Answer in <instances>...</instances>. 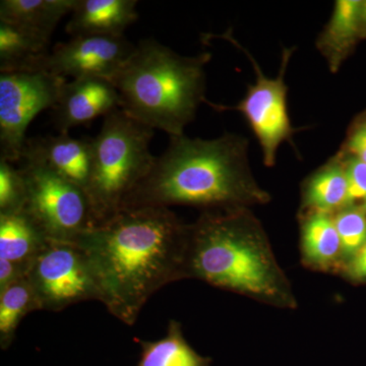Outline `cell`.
I'll list each match as a JSON object with an SVG mask.
<instances>
[{"mask_svg":"<svg viewBox=\"0 0 366 366\" xmlns=\"http://www.w3.org/2000/svg\"><path fill=\"white\" fill-rule=\"evenodd\" d=\"M154 129L122 109L106 115L92 139L93 160L88 194L96 222L117 215L129 194L146 177L155 158L150 146Z\"/></svg>","mask_w":366,"mask_h":366,"instance_id":"obj_5","label":"cell"},{"mask_svg":"<svg viewBox=\"0 0 366 366\" xmlns=\"http://www.w3.org/2000/svg\"><path fill=\"white\" fill-rule=\"evenodd\" d=\"M136 47L124 35L72 37L53 48L43 71L66 79L101 78L112 81Z\"/></svg>","mask_w":366,"mask_h":366,"instance_id":"obj_10","label":"cell"},{"mask_svg":"<svg viewBox=\"0 0 366 366\" xmlns=\"http://www.w3.org/2000/svg\"><path fill=\"white\" fill-rule=\"evenodd\" d=\"M249 144L236 134L212 139L170 137L122 211L171 206L228 211L269 203L271 196L250 168Z\"/></svg>","mask_w":366,"mask_h":366,"instance_id":"obj_2","label":"cell"},{"mask_svg":"<svg viewBox=\"0 0 366 366\" xmlns=\"http://www.w3.org/2000/svg\"><path fill=\"white\" fill-rule=\"evenodd\" d=\"M78 0H1L0 21L13 24L50 39L60 21Z\"/></svg>","mask_w":366,"mask_h":366,"instance_id":"obj_18","label":"cell"},{"mask_svg":"<svg viewBox=\"0 0 366 366\" xmlns=\"http://www.w3.org/2000/svg\"><path fill=\"white\" fill-rule=\"evenodd\" d=\"M21 159L43 164L88 192L93 160L91 139H76L69 134L33 137L26 139Z\"/></svg>","mask_w":366,"mask_h":366,"instance_id":"obj_12","label":"cell"},{"mask_svg":"<svg viewBox=\"0 0 366 366\" xmlns=\"http://www.w3.org/2000/svg\"><path fill=\"white\" fill-rule=\"evenodd\" d=\"M340 274L353 283H366V243L350 261L344 264Z\"/></svg>","mask_w":366,"mask_h":366,"instance_id":"obj_26","label":"cell"},{"mask_svg":"<svg viewBox=\"0 0 366 366\" xmlns=\"http://www.w3.org/2000/svg\"><path fill=\"white\" fill-rule=\"evenodd\" d=\"M301 261L308 269L340 273L343 266L340 236L334 215L322 212H300Z\"/></svg>","mask_w":366,"mask_h":366,"instance_id":"obj_13","label":"cell"},{"mask_svg":"<svg viewBox=\"0 0 366 366\" xmlns=\"http://www.w3.org/2000/svg\"><path fill=\"white\" fill-rule=\"evenodd\" d=\"M40 310L26 277L0 290V347L6 350L16 338L21 320L30 312Z\"/></svg>","mask_w":366,"mask_h":366,"instance_id":"obj_21","label":"cell"},{"mask_svg":"<svg viewBox=\"0 0 366 366\" xmlns=\"http://www.w3.org/2000/svg\"><path fill=\"white\" fill-rule=\"evenodd\" d=\"M66 83L46 71L0 74V159L21 160L29 125L41 112L54 107Z\"/></svg>","mask_w":366,"mask_h":366,"instance_id":"obj_8","label":"cell"},{"mask_svg":"<svg viewBox=\"0 0 366 366\" xmlns=\"http://www.w3.org/2000/svg\"><path fill=\"white\" fill-rule=\"evenodd\" d=\"M208 52L183 56L154 39L139 41L127 64L112 81L120 96V109L170 137L184 129L207 102Z\"/></svg>","mask_w":366,"mask_h":366,"instance_id":"obj_4","label":"cell"},{"mask_svg":"<svg viewBox=\"0 0 366 366\" xmlns=\"http://www.w3.org/2000/svg\"><path fill=\"white\" fill-rule=\"evenodd\" d=\"M49 42L39 34L0 21V71H43Z\"/></svg>","mask_w":366,"mask_h":366,"instance_id":"obj_17","label":"cell"},{"mask_svg":"<svg viewBox=\"0 0 366 366\" xmlns=\"http://www.w3.org/2000/svg\"><path fill=\"white\" fill-rule=\"evenodd\" d=\"M29 267L0 257V290L26 276Z\"/></svg>","mask_w":366,"mask_h":366,"instance_id":"obj_27","label":"cell"},{"mask_svg":"<svg viewBox=\"0 0 366 366\" xmlns=\"http://www.w3.org/2000/svg\"><path fill=\"white\" fill-rule=\"evenodd\" d=\"M342 150L366 163V115L356 120L349 129Z\"/></svg>","mask_w":366,"mask_h":366,"instance_id":"obj_25","label":"cell"},{"mask_svg":"<svg viewBox=\"0 0 366 366\" xmlns=\"http://www.w3.org/2000/svg\"><path fill=\"white\" fill-rule=\"evenodd\" d=\"M137 341L142 350L137 366H212L211 358L199 355L187 343L177 320H170L160 340Z\"/></svg>","mask_w":366,"mask_h":366,"instance_id":"obj_20","label":"cell"},{"mask_svg":"<svg viewBox=\"0 0 366 366\" xmlns=\"http://www.w3.org/2000/svg\"><path fill=\"white\" fill-rule=\"evenodd\" d=\"M340 152L348 182V204L347 207L366 212V163L352 155Z\"/></svg>","mask_w":366,"mask_h":366,"instance_id":"obj_24","label":"cell"},{"mask_svg":"<svg viewBox=\"0 0 366 366\" xmlns=\"http://www.w3.org/2000/svg\"><path fill=\"white\" fill-rule=\"evenodd\" d=\"M136 0H78L66 31L79 36H122L137 20Z\"/></svg>","mask_w":366,"mask_h":366,"instance_id":"obj_14","label":"cell"},{"mask_svg":"<svg viewBox=\"0 0 366 366\" xmlns=\"http://www.w3.org/2000/svg\"><path fill=\"white\" fill-rule=\"evenodd\" d=\"M187 279L269 307H298L268 235L249 208L202 212L190 224Z\"/></svg>","mask_w":366,"mask_h":366,"instance_id":"obj_3","label":"cell"},{"mask_svg":"<svg viewBox=\"0 0 366 366\" xmlns=\"http://www.w3.org/2000/svg\"><path fill=\"white\" fill-rule=\"evenodd\" d=\"M190 224L168 208L124 209L79 236L99 301L134 326L146 303L164 286L187 280Z\"/></svg>","mask_w":366,"mask_h":366,"instance_id":"obj_1","label":"cell"},{"mask_svg":"<svg viewBox=\"0 0 366 366\" xmlns=\"http://www.w3.org/2000/svg\"><path fill=\"white\" fill-rule=\"evenodd\" d=\"M26 204V183L21 168L0 159V215L23 211Z\"/></svg>","mask_w":366,"mask_h":366,"instance_id":"obj_23","label":"cell"},{"mask_svg":"<svg viewBox=\"0 0 366 366\" xmlns=\"http://www.w3.org/2000/svg\"><path fill=\"white\" fill-rule=\"evenodd\" d=\"M334 221L340 236L343 268L344 264L365 247L366 212L353 207H345L334 214Z\"/></svg>","mask_w":366,"mask_h":366,"instance_id":"obj_22","label":"cell"},{"mask_svg":"<svg viewBox=\"0 0 366 366\" xmlns=\"http://www.w3.org/2000/svg\"><path fill=\"white\" fill-rule=\"evenodd\" d=\"M218 38L228 41L247 55L254 69L255 83L247 86V95L232 107L213 104L209 101L206 103L216 110H232L242 113L261 144L264 165L273 167L276 164L279 147L285 142L292 143L293 136L298 132L291 124L289 117L288 86L285 81L286 71L296 47L284 48L278 76L269 78L262 74L261 67L252 55L233 37L231 29Z\"/></svg>","mask_w":366,"mask_h":366,"instance_id":"obj_7","label":"cell"},{"mask_svg":"<svg viewBox=\"0 0 366 366\" xmlns=\"http://www.w3.org/2000/svg\"><path fill=\"white\" fill-rule=\"evenodd\" d=\"M50 240L26 211L0 215V257L25 264L31 262L44 249Z\"/></svg>","mask_w":366,"mask_h":366,"instance_id":"obj_19","label":"cell"},{"mask_svg":"<svg viewBox=\"0 0 366 366\" xmlns=\"http://www.w3.org/2000/svg\"><path fill=\"white\" fill-rule=\"evenodd\" d=\"M348 204V182L340 152L305 178L301 187L300 212L332 214Z\"/></svg>","mask_w":366,"mask_h":366,"instance_id":"obj_16","label":"cell"},{"mask_svg":"<svg viewBox=\"0 0 366 366\" xmlns=\"http://www.w3.org/2000/svg\"><path fill=\"white\" fill-rule=\"evenodd\" d=\"M26 277L40 310L57 312L84 301H99L90 266L76 243L50 240Z\"/></svg>","mask_w":366,"mask_h":366,"instance_id":"obj_9","label":"cell"},{"mask_svg":"<svg viewBox=\"0 0 366 366\" xmlns=\"http://www.w3.org/2000/svg\"><path fill=\"white\" fill-rule=\"evenodd\" d=\"M26 183V211L51 242H72L97 225L90 197L47 166L24 161Z\"/></svg>","mask_w":366,"mask_h":366,"instance_id":"obj_6","label":"cell"},{"mask_svg":"<svg viewBox=\"0 0 366 366\" xmlns=\"http://www.w3.org/2000/svg\"><path fill=\"white\" fill-rule=\"evenodd\" d=\"M119 108L120 96L110 79H71L52 108L53 124L59 134H69L74 127L105 117Z\"/></svg>","mask_w":366,"mask_h":366,"instance_id":"obj_11","label":"cell"},{"mask_svg":"<svg viewBox=\"0 0 366 366\" xmlns=\"http://www.w3.org/2000/svg\"><path fill=\"white\" fill-rule=\"evenodd\" d=\"M361 21H362L363 28L366 26V1H362L361 6Z\"/></svg>","mask_w":366,"mask_h":366,"instance_id":"obj_28","label":"cell"},{"mask_svg":"<svg viewBox=\"0 0 366 366\" xmlns=\"http://www.w3.org/2000/svg\"><path fill=\"white\" fill-rule=\"evenodd\" d=\"M361 0H338L333 14L317 37L315 46L326 59L330 71L337 72L352 51L363 30Z\"/></svg>","mask_w":366,"mask_h":366,"instance_id":"obj_15","label":"cell"}]
</instances>
